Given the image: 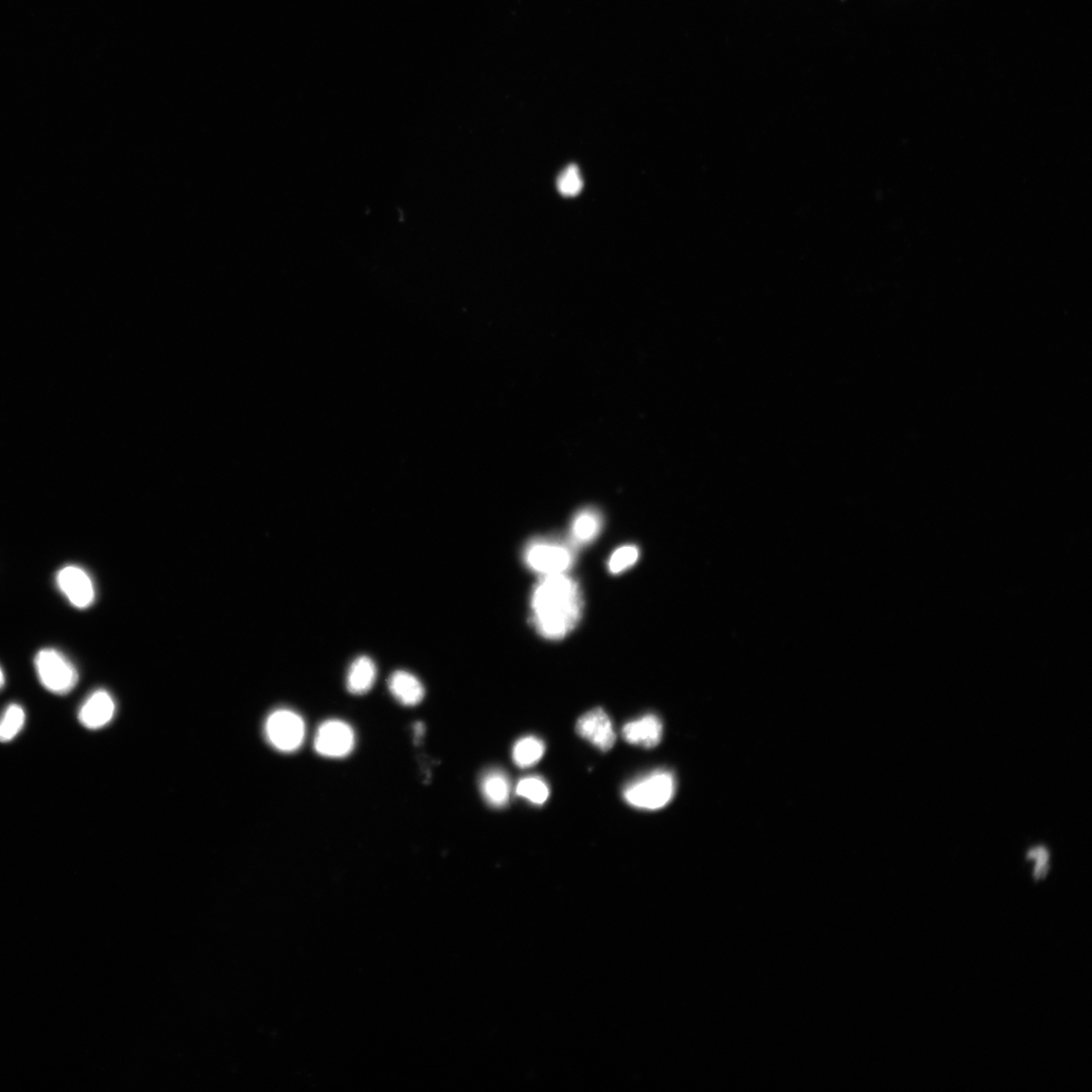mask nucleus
<instances>
[{
    "mask_svg": "<svg viewBox=\"0 0 1092 1092\" xmlns=\"http://www.w3.org/2000/svg\"><path fill=\"white\" fill-rule=\"evenodd\" d=\"M5 673L2 670V668H0V689H2L5 686Z\"/></svg>",
    "mask_w": 1092,
    "mask_h": 1092,
    "instance_id": "23",
    "label": "nucleus"
},
{
    "mask_svg": "<svg viewBox=\"0 0 1092 1092\" xmlns=\"http://www.w3.org/2000/svg\"><path fill=\"white\" fill-rule=\"evenodd\" d=\"M389 689L400 704L415 706L421 703L425 695L422 682L412 673L397 671L389 679Z\"/></svg>",
    "mask_w": 1092,
    "mask_h": 1092,
    "instance_id": "12",
    "label": "nucleus"
},
{
    "mask_svg": "<svg viewBox=\"0 0 1092 1092\" xmlns=\"http://www.w3.org/2000/svg\"><path fill=\"white\" fill-rule=\"evenodd\" d=\"M355 733L351 726L340 721H328L318 728L315 750L326 758H344L354 749Z\"/></svg>",
    "mask_w": 1092,
    "mask_h": 1092,
    "instance_id": "6",
    "label": "nucleus"
},
{
    "mask_svg": "<svg viewBox=\"0 0 1092 1092\" xmlns=\"http://www.w3.org/2000/svg\"><path fill=\"white\" fill-rule=\"evenodd\" d=\"M675 791L672 773L658 770L630 783L623 790V797L635 808L658 810L670 804Z\"/></svg>",
    "mask_w": 1092,
    "mask_h": 1092,
    "instance_id": "3",
    "label": "nucleus"
},
{
    "mask_svg": "<svg viewBox=\"0 0 1092 1092\" xmlns=\"http://www.w3.org/2000/svg\"><path fill=\"white\" fill-rule=\"evenodd\" d=\"M480 789L491 807L502 808L509 803L511 782L505 772L493 769L486 772L481 777Z\"/></svg>",
    "mask_w": 1092,
    "mask_h": 1092,
    "instance_id": "13",
    "label": "nucleus"
},
{
    "mask_svg": "<svg viewBox=\"0 0 1092 1092\" xmlns=\"http://www.w3.org/2000/svg\"><path fill=\"white\" fill-rule=\"evenodd\" d=\"M1048 862L1049 861L1036 862L1035 871H1034V877L1036 880H1040V879L1044 878L1046 875V873L1049 872L1050 866H1049Z\"/></svg>",
    "mask_w": 1092,
    "mask_h": 1092,
    "instance_id": "21",
    "label": "nucleus"
},
{
    "mask_svg": "<svg viewBox=\"0 0 1092 1092\" xmlns=\"http://www.w3.org/2000/svg\"><path fill=\"white\" fill-rule=\"evenodd\" d=\"M602 527L603 516L599 510L592 507L581 509L572 519L570 541L575 546L593 542Z\"/></svg>",
    "mask_w": 1092,
    "mask_h": 1092,
    "instance_id": "11",
    "label": "nucleus"
},
{
    "mask_svg": "<svg viewBox=\"0 0 1092 1092\" xmlns=\"http://www.w3.org/2000/svg\"><path fill=\"white\" fill-rule=\"evenodd\" d=\"M25 721L24 709L17 704L9 705L0 719V743H8L23 730Z\"/></svg>",
    "mask_w": 1092,
    "mask_h": 1092,
    "instance_id": "16",
    "label": "nucleus"
},
{
    "mask_svg": "<svg viewBox=\"0 0 1092 1092\" xmlns=\"http://www.w3.org/2000/svg\"><path fill=\"white\" fill-rule=\"evenodd\" d=\"M545 744L535 736H524L513 746L512 758L517 767L531 768L539 763L544 754Z\"/></svg>",
    "mask_w": 1092,
    "mask_h": 1092,
    "instance_id": "15",
    "label": "nucleus"
},
{
    "mask_svg": "<svg viewBox=\"0 0 1092 1092\" xmlns=\"http://www.w3.org/2000/svg\"><path fill=\"white\" fill-rule=\"evenodd\" d=\"M558 189L564 197L578 196L582 189V178L576 166L564 169L558 178Z\"/></svg>",
    "mask_w": 1092,
    "mask_h": 1092,
    "instance_id": "19",
    "label": "nucleus"
},
{
    "mask_svg": "<svg viewBox=\"0 0 1092 1092\" xmlns=\"http://www.w3.org/2000/svg\"><path fill=\"white\" fill-rule=\"evenodd\" d=\"M640 558V550L635 545L628 544L616 550L608 562V569L613 575H618L634 566Z\"/></svg>",
    "mask_w": 1092,
    "mask_h": 1092,
    "instance_id": "18",
    "label": "nucleus"
},
{
    "mask_svg": "<svg viewBox=\"0 0 1092 1092\" xmlns=\"http://www.w3.org/2000/svg\"><path fill=\"white\" fill-rule=\"evenodd\" d=\"M415 728H416V730H415V731H416V735H417V737H420V736H422V734H423V732H424V726H423V724H422V723H417V724H416V726H415Z\"/></svg>",
    "mask_w": 1092,
    "mask_h": 1092,
    "instance_id": "22",
    "label": "nucleus"
},
{
    "mask_svg": "<svg viewBox=\"0 0 1092 1092\" xmlns=\"http://www.w3.org/2000/svg\"><path fill=\"white\" fill-rule=\"evenodd\" d=\"M35 667L42 685L54 694L66 695L77 684L75 664L56 650L44 649L36 653Z\"/></svg>",
    "mask_w": 1092,
    "mask_h": 1092,
    "instance_id": "4",
    "label": "nucleus"
},
{
    "mask_svg": "<svg viewBox=\"0 0 1092 1092\" xmlns=\"http://www.w3.org/2000/svg\"><path fill=\"white\" fill-rule=\"evenodd\" d=\"M576 546L553 537H536L525 546L523 559L528 569L542 576L567 573L576 560Z\"/></svg>",
    "mask_w": 1092,
    "mask_h": 1092,
    "instance_id": "2",
    "label": "nucleus"
},
{
    "mask_svg": "<svg viewBox=\"0 0 1092 1092\" xmlns=\"http://www.w3.org/2000/svg\"><path fill=\"white\" fill-rule=\"evenodd\" d=\"M622 736L628 743L652 749L662 739V723L657 715H644L626 723L622 728Z\"/></svg>",
    "mask_w": 1092,
    "mask_h": 1092,
    "instance_id": "10",
    "label": "nucleus"
},
{
    "mask_svg": "<svg viewBox=\"0 0 1092 1092\" xmlns=\"http://www.w3.org/2000/svg\"><path fill=\"white\" fill-rule=\"evenodd\" d=\"M116 713V703L111 694L104 689L94 692L81 706L78 719L82 725L88 730H99L113 721Z\"/></svg>",
    "mask_w": 1092,
    "mask_h": 1092,
    "instance_id": "9",
    "label": "nucleus"
},
{
    "mask_svg": "<svg viewBox=\"0 0 1092 1092\" xmlns=\"http://www.w3.org/2000/svg\"><path fill=\"white\" fill-rule=\"evenodd\" d=\"M376 678L375 662L366 655H362L352 662L346 682H348V689L351 694L362 695L368 693L372 688Z\"/></svg>",
    "mask_w": 1092,
    "mask_h": 1092,
    "instance_id": "14",
    "label": "nucleus"
},
{
    "mask_svg": "<svg viewBox=\"0 0 1092 1092\" xmlns=\"http://www.w3.org/2000/svg\"><path fill=\"white\" fill-rule=\"evenodd\" d=\"M582 596L578 582L567 573L542 576L531 596V619L544 639H564L581 621Z\"/></svg>",
    "mask_w": 1092,
    "mask_h": 1092,
    "instance_id": "1",
    "label": "nucleus"
},
{
    "mask_svg": "<svg viewBox=\"0 0 1092 1092\" xmlns=\"http://www.w3.org/2000/svg\"><path fill=\"white\" fill-rule=\"evenodd\" d=\"M264 733L273 748L281 753H293L305 741L306 725L304 719L293 710L281 708L269 714Z\"/></svg>",
    "mask_w": 1092,
    "mask_h": 1092,
    "instance_id": "5",
    "label": "nucleus"
},
{
    "mask_svg": "<svg viewBox=\"0 0 1092 1092\" xmlns=\"http://www.w3.org/2000/svg\"><path fill=\"white\" fill-rule=\"evenodd\" d=\"M1027 858L1036 862L1049 861L1050 854L1045 848H1036L1028 852Z\"/></svg>",
    "mask_w": 1092,
    "mask_h": 1092,
    "instance_id": "20",
    "label": "nucleus"
},
{
    "mask_svg": "<svg viewBox=\"0 0 1092 1092\" xmlns=\"http://www.w3.org/2000/svg\"><path fill=\"white\" fill-rule=\"evenodd\" d=\"M577 733L602 752L612 750L616 742L612 719L602 708H595L579 718Z\"/></svg>",
    "mask_w": 1092,
    "mask_h": 1092,
    "instance_id": "8",
    "label": "nucleus"
},
{
    "mask_svg": "<svg viewBox=\"0 0 1092 1092\" xmlns=\"http://www.w3.org/2000/svg\"><path fill=\"white\" fill-rule=\"evenodd\" d=\"M56 581L59 590L71 605L86 609L95 602L94 581L84 569L76 566L64 567L58 571Z\"/></svg>",
    "mask_w": 1092,
    "mask_h": 1092,
    "instance_id": "7",
    "label": "nucleus"
},
{
    "mask_svg": "<svg viewBox=\"0 0 1092 1092\" xmlns=\"http://www.w3.org/2000/svg\"><path fill=\"white\" fill-rule=\"evenodd\" d=\"M516 794L535 805H542L550 797V788L540 777H526L518 782Z\"/></svg>",
    "mask_w": 1092,
    "mask_h": 1092,
    "instance_id": "17",
    "label": "nucleus"
}]
</instances>
